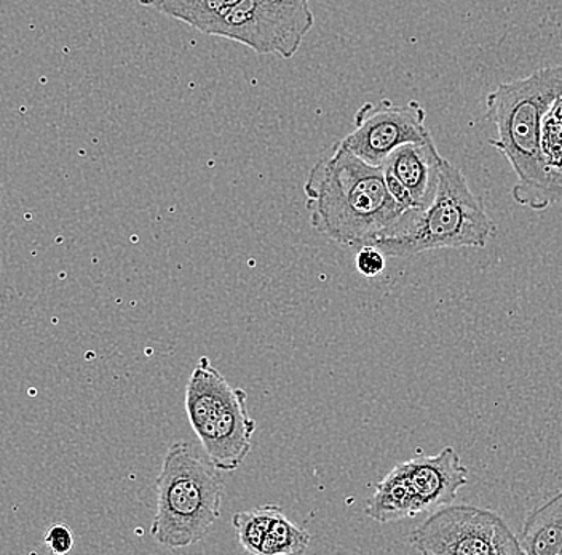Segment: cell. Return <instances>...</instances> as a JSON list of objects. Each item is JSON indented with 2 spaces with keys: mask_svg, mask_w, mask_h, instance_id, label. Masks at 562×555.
<instances>
[{
  "mask_svg": "<svg viewBox=\"0 0 562 555\" xmlns=\"http://www.w3.org/2000/svg\"><path fill=\"white\" fill-rule=\"evenodd\" d=\"M497 226L463 171L448 159L439 167L437 191L398 234L374 242L392 258H411L442 248H486Z\"/></svg>",
  "mask_w": 562,
  "mask_h": 555,
  "instance_id": "4",
  "label": "cell"
},
{
  "mask_svg": "<svg viewBox=\"0 0 562 555\" xmlns=\"http://www.w3.org/2000/svg\"><path fill=\"white\" fill-rule=\"evenodd\" d=\"M562 63L498 84L486 98V118L497 129L491 146L504 154L516 174L512 196L518 206L543 212L562 202V174L542 149V122L560 93Z\"/></svg>",
  "mask_w": 562,
  "mask_h": 555,
  "instance_id": "2",
  "label": "cell"
},
{
  "mask_svg": "<svg viewBox=\"0 0 562 555\" xmlns=\"http://www.w3.org/2000/svg\"><path fill=\"white\" fill-rule=\"evenodd\" d=\"M422 512H431L454 502L459 491L469 484V469L460 462L456 448L445 447L437 455H419L400 463Z\"/></svg>",
  "mask_w": 562,
  "mask_h": 555,
  "instance_id": "9",
  "label": "cell"
},
{
  "mask_svg": "<svg viewBox=\"0 0 562 555\" xmlns=\"http://www.w3.org/2000/svg\"><path fill=\"white\" fill-rule=\"evenodd\" d=\"M314 23L311 0H240L211 36L238 42L259 55L290 59Z\"/></svg>",
  "mask_w": 562,
  "mask_h": 555,
  "instance_id": "7",
  "label": "cell"
},
{
  "mask_svg": "<svg viewBox=\"0 0 562 555\" xmlns=\"http://www.w3.org/2000/svg\"><path fill=\"white\" fill-rule=\"evenodd\" d=\"M224 480L213 463L200 458L186 441L165 453L156 480L157 511L150 536L167 550L200 543L221 518Z\"/></svg>",
  "mask_w": 562,
  "mask_h": 555,
  "instance_id": "3",
  "label": "cell"
},
{
  "mask_svg": "<svg viewBox=\"0 0 562 555\" xmlns=\"http://www.w3.org/2000/svg\"><path fill=\"white\" fill-rule=\"evenodd\" d=\"M304 195L311 226L342 247L361 248L398 234L419 212L392 198L382 165L368 164L340 143L312 167Z\"/></svg>",
  "mask_w": 562,
  "mask_h": 555,
  "instance_id": "1",
  "label": "cell"
},
{
  "mask_svg": "<svg viewBox=\"0 0 562 555\" xmlns=\"http://www.w3.org/2000/svg\"><path fill=\"white\" fill-rule=\"evenodd\" d=\"M238 2L240 0H139L140 5L182 21L209 36Z\"/></svg>",
  "mask_w": 562,
  "mask_h": 555,
  "instance_id": "13",
  "label": "cell"
},
{
  "mask_svg": "<svg viewBox=\"0 0 562 555\" xmlns=\"http://www.w3.org/2000/svg\"><path fill=\"white\" fill-rule=\"evenodd\" d=\"M312 535L307 530L301 529L277 508L270 519L266 541H263L262 555H296L305 553L311 546Z\"/></svg>",
  "mask_w": 562,
  "mask_h": 555,
  "instance_id": "14",
  "label": "cell"
},
{
  "mask_svg": "<svg viewBox=\"0 0 562 555\" xmlns=\"http://www.w3.org/2000/svg\"><path fill=\"white\" fill-rule=\"evenodd\" d=\"M364 512L368 518L379 523L398 522L422 514L419 500L411 490L398 465L375 485L374 493L369 498Z\"/></svg>",
  "mask_w": 562,
  "mask_h": 555,
  "instance_id": "11",
  "label": "cell"
},
{
  "mask_svg": "<svg viewBox=\"0 0 562 555\" xmlns=\"http://www.w3.org/2000/svg\"><path fill=\"white\" fill-rule=\"evenodd\" d=\"M385 182L386 188H389L390 195L392 198L400 203V206L404 207L406 210H419L417 209L416 202H414L413 198H411L409 191L402 185L398 178L392 174V171L385 170Z\"/></svg>",
  "mask_w": 562,
  "mask_h": 555,
  "instance_id": "19",
  "label": "cell"
},
{
  "mask_svg": "<svg viewBox=\"0 0 562 555\" xmlns=\"http://www.w3.org/2000/svg\"><path fill=\"white\" fill-rule=\"evenodd\" d=\"M445 157L439 154L435 140L406 143L390 154L382 167L392 171L409 191L417 209L424 210L437 191L439 167Z\"/></svg>",
  "mask_w": 562,
  "mask_h": 555,
  "instance_id": "10",
  "label": "cell"
},
{
  "mask_svg": "<svg viewBox=\"0 0 562 555\" xmlns=\"http://www.w3.org/2000/svg\"><path fill=\"white\" fill-rule=\"evenodd\" d=\"M424 555L522 554L519 537L501 515L470 504H446L431 511L409 535Z\"/></svg>",
  "mask_w": 562,
  "mask_h": 555,
  "instance_id": "6",
  "label": "cell"
},
{
  "mask_svg": "<svg viewBox=\"0 0 562 555\" xmlns=\"http://www.w3.org/2000/svg\"><path fill=\"white\" fill-rule=\"evenodd\" d=\"M425 121L427 111L417 101L367 103L355 115V129L339 143L368 164L384 165L403 144L434 138Z\"/></svg>",
  "mask_w": 562,
  "mask_h": 555,
  "instance_id": "8",
  "label": "cell"
},
{
  "mask_svg": "<svg viewBox=\"0 0 562 555\" xmlns=\"http://www.w3.org/2000/svg\"><path fill=\"white\" fill-rule=\"evenodd\" d=\"M385 258V253L379 251L374 245H364L357 253L355 266H357L358 273L361 276L372 279V277L381 276L384 273L386 266Z\"/></svg>",
  "mask_w": 562,
  "mask_h": 555,
  "instance_id": "17",
  "label": "cell"
},
{
  "mask_svg": "<svg viewBox=\"0 0 562 555\" xmlns=\"http://www.w3.org/2000/svg\"><path fill=\"white\" fill-rule=\"evenodd\" d=\"M186 413L217 469L234 473L244 465L256 432V421L248 412V395L232 386L209 357L199 358L186 385Z\"/></svg>",
  "mask_w": 562,
  "mask_h": 555,
  "instance_id": "5",
  "label": "cell"
},
{
  "mask_svg": "<svg viewBox=\"0 0 562 555\" xmlns=\"http://www.w3.org/2000/svg\"><path fill=\"white\" fill-rule=\"evenodd\" d=\"M279 504H263L252 511L237 512L232 519L238 544L245 553L262 555L263 541L269 530L270 519Z\"/></svg>",
  "mask_w": 562,
  "mask_h": 555,
  "instance_id": "15",
  "label": "cell"
},
{
  "mask_svg": "<svg viewBox=\"0 0 562 555\" xmlns=\"http://www.w3.org/2000/svg\"><path fill=\"white\" fill-rule=\"evenodd\" d=\"M519 544L522 554L562 555V490L529 512Z\"/></svg>",
  "mask_w": 562,
  "mask_h": 555,
  "instance_id": "12",
  "label": "cell"
},
{
  "mask_svg": "<svg viewBox=\"0 0 562 555\" xmlns=\"http://www.w3.org/2000/svg\"><path fill=\"white\" fill-rule=\"evenodd\" d=\"M45 544L53 554L65 555L70 553L74 547L72 530L65 523L52 525L47 535H45Z\"/></svg>",
  "mask_w": 562,
  "mask_h": 555,
  "instance_id": "18",
  "label": "cell"
},
{
  "mask_svg": "<svg viewBox=\"0 0 562 555\" xmlns=\"http://www.w3.org/2000/svg\"><path fill=\"white\" fill-rule=\"evenodd\" d=\"M542 149L548 164L562 174V122L550 111L542 122Z\"/></svg>",
  "mask_w": 562,
  "mask_h": 555,
  "instance_id": "16",
  "label": "cell"
}]
</instances>
